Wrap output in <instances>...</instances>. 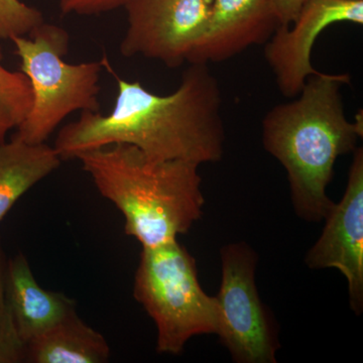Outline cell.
Returning a JSON list of instances; mask_svg holds the SVG:
<instances>
[{"mask_svg":"<svg viewBox=\"0 0 363 363\" xmlns=\"http://www.w3.org/2000/svg\"><path fill=\"white\" fill-rule=\"evenodd\" d=\"M113 108L81 112L60 130L54 149L62 161L116 143L138 147L152 161L201 164L223 157L225 130L218 80L208 64L190 63L172 94H154L140 82L117 78Z\"/></svg>","mask_w":363,"mask_h":363,"instance_id":"obj_1","label":"cell"},{"mask_svg":"<svg viewBox=\"0 0 363 363\" xmlns=\"http://www.w3.org/2000/svg\"><path fill=\"white\" fill-rule=\"evenodd\" d=\"M350 74L317 71L297 99L276 105L262 119V145L285 168L296 213L322 220L333 202L326 190L339 157L354 152L363 135L362 112L350 123L344 113L341 88Z\"/></svg>","mask_w":363,"mask_h":363,"instance_id":"obj_2","label":"cell"},{"mask_svg":"<svg viewBox=\"0 0 363 363\" xmlns=\"http://www.w3.org/2000/svg\"><path fill=\"white\" fill-rule=\"evenodd\" d=\"M76 160L98 192L123 213L125 233L143 247L175 240L201 218L205 200L199 164L152 161L126 143L88 150Z\"/></svg>","mask_w":363,"mask_h":363,"instance_id":"obj_3","label":"cell"},{"mask_svg":"<svg viewBox=\"0 0 363 363\" xmlns=\"http://www.w3.org/2000/svg\"><path fill=\"white\" fill-rule=\"evenodd\" d=\"M11 42L33 90L32 108L13 135L39 145L73 112L100 111L98 95L104 65L64 61L70 47L65 28L45 21L30 37H16Z\"/></svg>","mask_w":363,"mask_h":363,"instance_id":"obj_4","label":"cell"},{"mask_svg":"<svg viewBox=\"0 0 363 363\" xmlns=\"http://www.w3.org/2000/svg\"><path fill=\"white\" fill-rule=\"evenodd\" d=\"M133 296L157 326V351L177 355L194 336L218 333L216 298L203 291L194 257L178 240L143 247Z\"/></svg>","mask_w":363,"mask_h":363,"instance_id":"obj_5","label":"cell"},{"mask_svg":"<svg viewBox=\"0 0 363 363\" xmlns=\"http://www.w3.org/2000/svg\"><path fill=\"white\" fill-rule=\"evenodd\" d=\"M221 262L217 335L235 362L276 363L278 335L255 285L257 255L245 243H233L222 247Z\"/></svg>","mask_w":363,"mask_h":363,"instance_id":"obj_6","label":"cell"},{"mask_svg":"<svg viewBox=\"0 0 363 363\" xmlns=\"http://www.w3.org/2000/svg\"><path fill=\"white\" fill-rule=\"evenodd\" d=\"M212 0H131L121 43L125 58L143 57L179 68L188 63L209 26Z\"/></svg>","mask_w":363,"mask_h":363,"instance_id":"obj_7","label":"cell"},{"mask_svg":"<svg viewBox=\"0 0 363 363\" xmlns=\"http://www.w3.org/2000/svg\"><path fill=\"white\" fill-rule=\"evenodd\" d=\"M336 23L363 25V0H309L291 26H279L266 43L264 57L276 77L279 92L297 97L317 70L311 52L325 28Z\"/></svg>","mask_w":363,"mask_h":363,"instance_id":"obj_8","label":"cell"},{"mask_svg":"<svg viewBox=\"0 0 363 363\" xmlns=\"http://www.w3.org/2000/svg\"><path fill=\"white\" fill-rule=\"evenodd\" d=\"M323 233L306 255L312 269H337L350 290V307L363 310V150L353 152L347 187L341 201L325 217Z\"/></svg>","mask_w":363,"mask_h":363,"instance_id":"obj_9","label":"cell"},{"mask_svg":"<svg viewBox=\"0 0 363 363\" xmlns=\"http://www.w3.org/2000/svg\"><path fill=\"white\" fill-rule=\"evenodd\" d=\"M279 26L272 0H212L206 33L190 63H219L264 45Z\"/></svg>","mask_w":363,"mask_h":363,"instance_id":"obj_10","label":"cell"},{"mask_svg":"<svg viewBox=\"0 0 363 363\" xmlns=\"http://www.w3.org/2000/svg\"><path fill=\"white\" fill-rule=\"evenodd\" d=\"M4 289L14 326L26 346L76 312L75 302L70 298L45 290L37 283L21 252L6 259Z\"/></svg>","mask_w":363,"mask_h":363,"instance_id":"obj_11","label":"cell"},{"mask_svg":"<svg viewBox=\"0 0 363 363\" xmlns=\"http://www.w3.org/2000/svg\"><path fill=\"white\" fill-rule=\"evenodd\" d=\"M111 348L104 336L72 313L26 346V362L104 363Z\"/></svg>","mask_w":363,"mask_h":363,"instance_id":"obj_12","label":"cell"},{"mask_svg":"<svg viewBox=\"0 0 363 363\" xmlns=\"http://www.w3.org/2000/svg\"><path fill=\"white\" fill-rule=\"evenodd\" d=\"M47 143L33 145L11 135L0 145V222L21 197L61 166Z\"/></svg>","mask_w":363,"mask_h":363,"instance_id":"obj_13","label":"cell"},{"mask_svg":"<svg viewBox=\"0 0 363 363\" xmlns=\"http://www.w3.org/2000/svg\"><path fill=\"white\" fill-rule=\"evenodd\" d=\"M0 47V145L6 142L7 133L16 130L30 113L33 90L23 72L9 71L2 65Z\"/></svg>","mask_w":363,"mask_h":363,"instance_id":"obj_14","label":"cell"},{"mask_svg":"<svg viewBox=\"0 0 363 363\" xmlns=\"http://www.w3.org/2000/svg\"><path fill=\"white\" fill-rule=\"evenodd\" d=\"M6 253L0 238V363L26 362V345L14 326L4 289Z\"/></svg>","mask_w":363,"mask_h":363,"instance_id":"obj_15","label":"cell"},{"mask_svg":"<svg viewBox=\"0 0 363 363\" xmlns=\"http://www.w3.org/2000/svg\"><path fill=\"white\" fill-rule=\"evenodd\" d=\"M45 21L42 11L21 0H0V40L30 37Z\"/></svg>","mask_w":363,"mask_h":363,"instance_id":"obj_16","label":"cell"},{"mask_svg":"<svg viewBox=\"0 0 363 363\" xmlns=\"http://www.w3.org/2000/svg\"><path fill=\"white\" fill-rule=\"evenodd\" d=\"M131 0H58L63 14L97 16L124 7Z\"/></svg>","mask_w":363,"mask_h":363,"instance_id":"obj_17","label":"cell"},{"mask_svg":"<svg viewBox=\"0 0 363 363\" xmlns=\"http://www.w3.org/2000/svg\"><path fill=\"white\" fill-rule=\"evenodd\" d=\"M309 0H272L279 26H290Z\"/></svg>","mask_w":363,"mask_h":363,"instance_id":"obj_18","label":"cell"}]
</instances>
